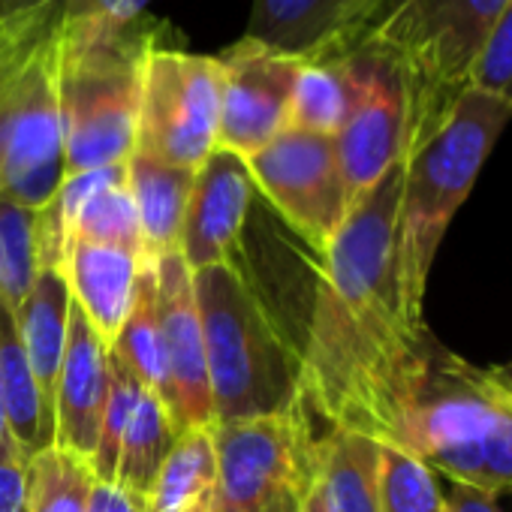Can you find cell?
<instances>
[{
	"instance_id": "1",
	"label": "cell",
	"mask_w": 512,
	"mask_h": 512,
	"mask_svg": "<svg viewBox=\"0 0 512 512\" xmlns=\"http://www.w3.org/2000/svg\"><path fill=\"white\" fill-rule=\"evenodd\" d=\"M404 160L362 193L320 253L302 350V404L329 431L398 443L419 380L428 326H413L398 293V205Z\"/></svg>"
},
{
	"instance_id": "2",
	"label": "cell",
	"mask_w": 512,
	"mask_h": 512,
	"mask_svg": "<svg viewBox=\"0 0 512 512\" xmlns=\"http://www.w3.org/2000/svg\"><path fill=\"white\" fill-rule=\"evenodd\" d=\"M509 121L512 109L503 100L467 85L407 145L395 263L401 308L413 326H425V290L437 247Z\"/></svg>"
},
{
	"instance_id": "3",
	"label": "cell",
	"mask_w": 512,
	"mask_h": 512,
	"mask_svg": "<svg viewBox=\"0 0 512 512\" xmlns=\"http://www.w3.org/2000/svg\"><path fill=\"white\" fill-rule=\"evenodd\" d=\"M395 446L443 470L452 482L488 494L512 491V389L506 374L464 362L431 335Z\"/></svg>"
},
{
	"instance_id": "4",
	"label": "cell",
	"mask_w": 512,
	"mask_h": 512,
	"mask_svg": "<svg viewBox=\"0 0 512 512\" xmlns=\"http://www.w3.org/2000/svg\"><path fill=\"white\" fill-rule=\"evenodd\" d=\"M214 425L302 404V353L281 335L235 260L193 272Z\"/></svg>"
},
{
	"instance_id": "5",
	"label": "cell",
	"mask_w": 512,
	"mask_h": 512,
	"mask_svg": "<svg viewBox=\"0 0 512 512\" xmlns=\"http://www.w3.org/2000/svg\"><path fill=\"white\" fill-rule=\"evenodd\" d=\"M151 22L94 28L58 16V103L67 175L121 166L136 151L142 52Z\"/></svg>"
},
{
	"instance_id": "6",
	"label": "cell",
	"mask_w": 512,
	"mask_h": 512,
	"mask_svg": "<svg viewBox=\"0 0 512 512\" xmlns=\"http://www.w3.org/2000/svg\"><path fill=\"white\" fill-rule=\"evenodd\" d=\"M58 7L0 25V196L40 211L64 184Z\"/></svg>"
},
{
	"instance_id": "7",
	"label": "cell",
	"mask_w": 512,
	"mask_h": 512,
	"mask_svg": "<svg viewBox=\"0 0 512 512\" xmlns=\"http://www.w3.org/2000/svg\"><path fill=\"white\" fill-rule=\"evenodd\" d=\"M503 7L506 0H380L377 4L359 40L380 46L404 67L413 97L410 142L443 115L458 91L470 85V73Z\"/></svg>"
},
{
	"instance_id": "8",
	"label": "cell",
	"mask_w": 512,
	"mask_h": 512,
	"mask_svg": "<svg viewBox=\"0 0 512 512\" xmlns=\"http://www.w3.org/2000/svg\"><path fill=\"white\" fill-rule=\"evenodd\" d=\"M217 488L211 512H302L320 482V440L305 404L211 425Z\"/></svg>"
},
{
	"instance_id": "9",
	"label": "cell",
	"mask_w": 512,
	"mask_h": 512,
	"mask_svg": "<svg viewBox=\"0 0 512 512\" xmlns=\"http://www.w3.org/2000/svg\"><path fill=\"white\" fill-rule=\"evenodd\" d=\"M166 34V25H151L145 40L136 151L199 169L217 148L220 64L217 55L187 52Z\"/></svg>"
},
{
	"instance_id": "10",
	"label": "cell",
	"mask_w": 512,
	"mask_h": 512,
	"mask_svg": "<svg viewBox=\"0 0 512 512\" xmlns=\"http://www.w3.org/2000/svg\"><path fill=\"white\" fill-rule=\"evenodd\" d=\"M353 79V106L335 136L350 205L404 160L413 124V97L404 67L380 46L359 40L344 55Z\"/></svg>"
},
{
	"instance_id": "11",
	"label": "cell",
	"mask_w": 512,
	"mask_h": 512,
	"mask_svg": "<svg viewBox=\"0 0 512 512\" xmlns=\"http://www.w3.org/2000/svg\"><path fill=\"white\" fill-rule=\"evenodd\" d=\"M244 163L256 190L323 253L350 211L335 136L284 127L269 145L244 157Z\"/></svg>"
},
{
	"instance_id": "12",
	"label": "cell",
	"mask_w": 512,
	"mask_h": 512,
	"mask_svg": "<svg viewBox=\"0 0 512 512\" xmlns=\"http://www.w3.org/2000/svg\"><path fill=\"white\" fill-rule=\"evenodd\" d=\"M220 64V124L217 148L250 157L284 127L302 61L238 40L217 55Z\"/></svg>"
},
{
	"instance_id": "13",
	"label": "cell",
	"mask_w": 512,
	"mask_h": 512,
	"mask_svg": "<svg viewBox=\"0 0 512 512\" xmlns=\"http://www.w3.org/2000/svg\"><path fill=\"white\" fill-rule=\"evenodd\" d=\"M157 278V314L163 332V353L169 371V410L181 431L211 428V386L205 362V335L193 290V272L184 256L166 253L154 260Z\"/></svg>"
},
{
	"instance_id": "14",
	"label": "cell",
	"mask_w": 512,
	"mask_h": 512,
	"mask_svg": "<svg viewBox=\"0 0 512 512\" xmlns=\"http://www.w3.org/2000/svg\"><path fill=\"white\" fill-rule=\"evenodd\" d=\"M253 193L256 184L244 157L226 148H214L196 169L178 244V253L184 256L190 272L235 260L238 235L244 229Z\"/></svg>"
},
{
	"instance_id": "15",
	"label": "cell",
	"mask_w": 512,
	"mask_h": 512,
	"mask_svg": "<svg viewBox=\"0 0 512 512\" xmlns=\"http://www.w3.org/2000/svg\"><path fill=\"white\" fill-rule=\"evenodd\" d=\"M380 0H253L244 40L296 61L338 58L362 37Z\"/></svg>"
},
{
	"instance_id": "16",
	"label": "cell",
	"mask_w": 512,
	"mask_h": 512,
	"mask_svg": "<svg viewBox=\"0 0 512 512\" xmlns=\"http://www.w3.org/2000/svg\"><path fill=\"white\" fill-rule=\"evenodd\" d=\"M106 395H109V347L73 302L67 347L55 386L52 446L91 461L100 437Z\"/></svg>"
},
{
	"instance_id": "17",
	"label": "cell",
	"mask_w": 512,
	"mask_h": 512,
	"mask_svg": "<svg viewBox=\"0 0 512 512\" xmlns=\"http://www.w3.org/2000/svg\"><path fill=\"white\" fill-rule=\"evenodd\" d=\"M142 266L145 263L136 253L115 244L73 238L64 250L61 272L67 278L70 296L106 347L115 344L130 314Z\"/></svg>"
},
{
	"instance_id": "18",
	"label": "cell",
	"mask_w": 512,
	"mask_h": 512,
	"mask_svg": "<svg viewBox=\"0 0 512 512\" xmlns=\"http://www.w3.org/2000/svg\"><path fill=\"white\" fill-rule=\"evenodd\" d=\"M193 181H196V169L172 166L142 151L130 154L127 187L136 205L148 263L178 250Z\"/></svg>"
},
{
	"instance_id": "19",
	"label": "cell",
	"mask_w": 512,
	"mask_h": 512,
	"mask_svg": "<svg viewBox=\"0 0 512 512\" xmlns=\"http://www.w3.org/2000/svg\"><path fill=\"white\" fill-rule=\"evenodd\" d=\"M70 308H73V296H70L64 272L40 269L28 299L16 311L19 338H22V347L28 353L34 380L40 386V395L49 413L55 407V386H58V371H61L64 347H67Z\"/></svg>"
},
{
	"instance_id": "20",
	"label": "cell",
	"mask_w": 512,
	"mask_h": 512,
	"mask_svg": "<svg viewBox=\"0 0 512 512\" xmlns=\"http://www.w3.org/2000/svg\"><path fill=\"white\" fill-rule=\"evenodd\" d=\"M0 407L22 461L52 446L55 419L40 395L28 353L19 338L16 314L0 302Z\"/></svg>"
},
{
	"instance_id": "21",
	"label": "cell",
	"mask_w": 512,
	"mask_h": 512,
	"mask_svg": "<svg viewBox=\"0 0 512 512\" xmlns=\"http://www.w3.org/2000/svg\"><path fill=\"white\" fill-rule=\"evenodd\" d=\"M380 443L356 431L320 440V491L326 512H380Z\"/></svg>"
},
{
	"instance_id": "22",
	"label": "cell",
	"mask_w": 512,
	"mask_h": 512,
	"mask_svg": "<svg viewBox=\"0 0 512 512\" xmlns=\"http://www.w3.org/2000/svg\"><path fill=\"white\" fill-rule=\"evenodd\" d=\"M217 488V458L211 428L181 431L163 461L148 497V512H211Z\"/></svg>"
},
{
	"instance_id": "23",
	"label": "cell",
	"mask_w": 512,
	"mask_h": 512,
	"mask_svg": "<svg viewBox=\"0 0 512 512\" xmlns=\"http://www.w3.org/2000/svg\"><path fill=\"white\" fill-rule=\"evenodd\" d=\"M178 437H181V428H178L172 410L166 407V401L157 392H151L145 386L139 395L136 413L130 419V428L124 434L115 482H121L139 494H148L163 461L169 458L172 446L178 443Z\"/></svg>"
},
{
	"instance_id": "24",
	"label": "cell",
	"mask_w": 512,
	"mask_h": 512,
	"mask_svg": "<svg viewBox=\"0 0 512 512\" xmlns=\"http://www.w3.org/2000/svg\"><path fill=\"white\" fill-rule=\"evenodd\" d=\"M112 350L130 365V371L157 392L169 407V371H166V353H163V332H160V314H157V278L154 263L142 266L136 278V293L130 314L112 344Z\"/></svg>"
},
{
	"instance_id": "25",
	"label": "cell",
	"mask_w": 512,
	"mask_h": 512,
	"mask_svg": "<svg viewBox=\"0 0 512 512\" xmlns=\"http://www.w3.org/2000/svg\"><path fill=\"white\" fill-rule=\"evenodd\" d=\"M353 106V79L344 58H323V61H302L287 127L338 136Z\"/></svg>"
},
{
	"instance_id": "26",
	"label": "cell",
	"mask_w": 512,
	"mask_h": 512,
	"mask_svg": "<svg viewBox=\"0 0 512 512\" xmlns=\"http://www.w3.org/2000/svg\"><path fill=\"white\" fill-rule=\"evenodd\" d=\"M94 482L85 458L46 446L25 461L22 512H88Z\"/></svg>"
},
{
	"instance_id": "27",
	"label": "cell",
	"mask_w": 512,
	"mask_h": 512,
	"mask_svg": "<svg viewBox=\"0 0 512 512\" xmlns=\"http://www.w3.org/2000/svg\"><path fill=\"white\" fill-rule=\"evenodd\" d=\"M37 275V211L0 196V302L16 314Z\"/></svg>"
},
{
	"instance_id": "28",
	"label": "cell",
	"mask_w": 512,
	"mask_h": 512,
	"mask_svg": "<svg viewBox=\"0 0 512 512\" xmlns=\"http://www.w3.org/2000/svg\"><path fill=\"white\" fill-rule=\"evenodd\" d=\"M380 512H443V494L431 467L413 452L380 443Z\"/></svg>"
},
{
	"instance_id": "29",
	"label": "cell",
	"mask_w": 512,
	"mask_h": 512,
	"mask_svg": "<svg viewBox=\"0 0 512 512\" xmlns=\"http://www.w3.org/2000/svg\"><path fill=\"white\" fill-rule=\"evenodd\" d=\"M142 389H145V383L109 347V395H106V410H103V422H100L97 449H94V455L88 461L100 482H115V476H118V458H121L124 434L130 428V419L136 413Z\"/></svg>"
},
{
	"instance_id": "30",
	"label": "cell",
	"mask_w": 512,
	"mask_h": 512,
	"mask_svg": "<svg viewBox=\"0 0 512 512\" xmlns=\"http://www.w3.org/2000/svg\"><path fill=\"white\" fill-rule=\"evenodd\" d=\"M470 88H479L512 109V0H506L488 34V43L470 73Z\"/></svg>"
},
{
	"instance_id": "31",
	"label": "cell",
	"mask_w": 512,
	"mask_h": 512,
	"mask_svg": "<svg viewBox=\"0 0 512 512\" xmlns=\"http://www.w3.org/2000/svg\"><path fill=\"white\" fill-rule=\"evenodd\" d=\"M151 0H61L58 16L64 22H82L94 28H130L142 13L148 10Z\"/></svg>"
},
{
	"instance_id": "32",
	"label": "cell",
	"mask_w": 512,
	"mask_h": 512,
	"mask_svg": "<svg viewBox=\"0 0 512 512\" xmlns=\"http://www.w3.org/2000/svg\"><path fill=\"white\" fill-rule=\"evenodd\" d=\"M88 512H148V497L121 482H94Z\"/></svg>"
},
{
	"instance_id": "33",
	"label": "cell",
	"mask_w": 512,
	"mask_h": 512,
	"mask_svg": "<svg viewBox=\"0 0 512 512\" xmlns=\"http://www.w3.org/2000/svg\"><path fill=\"white\" fill-rule=\"evenodd\" d=\"M25 491V461L0 458V512H22Z\"/></svg>"
},
{
	"instance_id": "34",
	"label": "cell",
	"mask_w": 512,
	"mask_h": 512,
	"mask_svg": "<svg viewBox=\"0 0 512 512\" xmlns=\"http://www.w3.org/2000/svg\"><path fill=\"white\" fill-rule=\"evenodd\" d=\"M443 512H497V506H494V494L455 482L449 500H443Z\"/></svg>"
},
{
	"instance_id": "35",
	"label": "cell",
	"mask_w": 512,
	"mask_h": 512,
	"mask_svg": "<svg viewBox=\"0 0 512 512\" xmlns=\"http://www.w3.org/2000/svg\"><path fill=\"white\" fill-rule=\"evenodd\" d=\"M58 4H61V0H0V25L25 19V16L37 13V10L58 7Z\"/></svg>"
},
{
	"instance_id": "36",
	"label": "cell",
	"mask_w": 512,
	"mask_h": 512,
	"mask_svg": "<svg viewBox=\"0 0 512 512\" xmlns=\"http://www.w3.org/2000/svg\"><path fill=\"white\" fill-rule=\"evenodd\" d=\"M0 458H22L19 449H16V440L7 428V419H4V407H0Z\"/></svg>"
},
{
	"instance_id": "37",
	"label": "cell",
	"mask_w": 512,
	"mask_h": 512,
	"mask_svg": "<svg viewBox=\"0 0 512 512\" xmlns=\"http://www.w3.org/2000/svg\"><path fill=\"white\" fill-rule=\"evenodd\" d=\"M302 512H326V500H323L320 482H317V488H314V494L308 497V503H305V509H302Z\"/></svg>"
},
{
	"instance_id": "38",
	"label": "cell",
	"mask_w": 512,
	"mask_h": 512,
	"mask_svg": "<svg viewBox=\"0 0 512 512\" xmlns=\"http://www.w3.org/2000/svg\"><path fill=\"white\" fill-rule=\"evenodd\" d=\"M506 383H509V389H512V377H506Z\"/></svg>"
}]
</instances>
